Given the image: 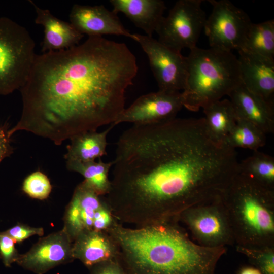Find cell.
Wrapping results in <instances>:
<instances>
[{
    "instance_id": "6da1fadb",
    "label": "cell",
    "mask_w": 274,
    "mask_h": 274,
    "mask_svg": "<svg viewBox=\"0 0 274 274\" xmlns=\"http://www.w3.org/2000/svg\"><path fill=\"white\" fill-rule=\"evenodd\" d=\"M105 198L120 223L179 221L187 209L220 196L238 173L235 149L215 140L204 119L133 125L117 143Z\"/></svg>"
},
{
    "instance_id": "7a4b0ae2",
    "label": "cell",
    "mask_w": 274,
    "mask_h": 274,
    "mask_svg": "<svg viewBox=\"0 0 274 274\" xmlns=\"http://www.w3.org/2000/svg\"><path fill=\"white\" fill-rule=\"evenodd\" d=\"M138 70L123 43L88 37L68 49L36 55L20 90L22 111L12 136L24 130L60 145L112 124L125 109L126 89Z\"/></svg>"
},
{
    "instance_id": "3957f363",
    "label": "cell",
    "mask_w": 274,
    "mask_h": 274,
    "mask_svg": "<svg viewBox=\"0 0 274 274\" xmlns=\"http://www.w3.org/2000/svg\"><path fill=\"white\" fill-rule=\"evenodd\" d=\"M179 222L130 228L116 220L107 232L126 274H215L226 248L197 244Z\"/></svg>"
},
{
    "instance_id": "277c9868",
    "label": "cell",
    "mask_w": 274,
    "mask_h": 274,
    "mask_svg": "<svg viewBox=\"0 0 274 274\" xmlns=\"http://www.w3.org/2000/svg\"><path fill=\"white\" fill-rule=\"evenodd\" d=\"M235 246L274 248V191L237 173L221 194Z\"/></svg>"
},
{
    "instance_id": "5b68a950",
    "label": "cell",
    "mask_w": 274,
    "mask_h": 274,
    "mask_svg": "<svg viewBox=\"0 0 274 274\" xmlns=\"http://www.w3.org/2000/svg\"><path fill=\"white\" fill-rule=\"evenodd\" d=\"M186 59L188 75L181 95L183 107L190 111L220 100L241 83L238 58L232 51L195 47Z\"/></svg>"
},
{
    "instance_id": "8992f818",
    "label": "cell",
    "mask_w": 274,
    "mask_h": 274,
    "mask_svg": "<svg viewBox=\"0 0 274 274\" xmlns=\"http://www.w3.org/2000/svg\"><path fill=\"white\" fill-rule=\"evenodd\" d=\"M35 48L25 27L0 17V94H9L25 84L36 55Z\"/></svg>"
},
{
    "instance_id": "52a82bcc",
    "label": "cell",
    "mask_w": 274,
    "mask_h": 274,
    "mask_svg": "<svg viewBox=\"0 0 274 274\" xmlns=\"http://www.w3.org/2000/svg\"><path fill=\"white\" fill-rule=\"evenodd\" d=\"M179 222L186 227L192 239L201 246L218 248L235 244L221 195L187 209Z\"/></svg>"
},
{
    "instance_id": "ba28073f",
    "label": "cell",
    "mask_w": 274,
    "mask_h": 274,
    "mask_svg": "<svg viewBox=\"0 0 274 274\" xmlns=\"http://www.w3.org/2000/svg\"><path fill=\"white\" fill-rule=\"evenodd\" d=\"M202 3V0L177 1L156 30L158 41L179 52L196 47L207 19Z\"/></svg>"
},
{
    "instance_id": "9c48e42d",
    "label": "cell",
    "mask_w": 274,
    "mask_h": 274,
    "mask_svg": "<svg viewBox=\"0 0 274 274\" xmlns=\"http://www.w3.org/2000/svg\"><path fill=\"white\" fill-rule=\"evenodd\" d=\"M212 12L203 29L211 48L231 51L243 49L252 23L247 14L227 0H210Z\"/></svg>"
},
{
    "instance_id": "30bf717a",
    "label": "cell",
    "mask_w": 274,
    "mask_h": 274,
    "mask_svg": "<svg viewBox=\"0 0 274 274\" xmlns=\"http://www.w3.org/2000/svg\"><path fill=\"white\" fill-rule=\"evenodd\" d=\"M147 54L159 90L180 92L185 88L188 75L186 57L152 37L133 33Z\"/></svg>"
},
{
    "instance_id": "8fae6325",
    "label": "cell",
    "mask_w": 274,
    "mask_h": 274,
    "mask_svg": "<svg viewBox=\"0 0 274 274\" xmlns=\"http://www.w3.org/2000/svg\"><path fill=\"white\" fill-rule=\"evenodd\" d=\"M183 107L181 92L158 90L141 96L124 109L112 124L133 125L158 123L176 118Z\"/></svg>"
},
{
    "instance_id": "7c38bea8",
    "label": "cell",
    "mask_w": 274,
    "mask_h": 274,
    "mask_svg": "<svg viewBox=\"0 0 274 274\" xmlns=\"http://www.w3.org/2000/svg\"><path fill=\"white\" fill-rule=\"evenodd\" d=\"M73 243L63 228L40 238L26 253L20 255L16 262L37 274H44L51 269L74 259Z\"/></svg>"
},
{
    "instance_id": "4fadbf2b",
    "label": "cell",
    "mask_w": 274,
    "mask_h": 274,
    "mask_svg": "<svg viewBox=\"0 0 274 274\" xmlns=\"http://www.w3.org/2000/svg\"><path fill=\"white\" fill-rule=\"evenodd\" d=\"M70 23L80 33L88 37L103 35L123 36L133 39V34L126 29L117 15L103 5L75 4L69 15Z\"/></svg>"
},
{
    "instance_id": "5bb4252c",
    "label": "cell",
    "mask_w": 274,
    "mask_h": 274,
    "mask_svg": "<svg viewBox=\"0 0 274 274\" xmlns=\"http://www.w3.org/2000/svg\"><path fill=\"white\" fill-rule=\"evenodd\" d=\"M105 201L84 181L76 187L64 217L63 228L73 242L83 232L93 230L95 214Z\"/></svg>"
},
{
    "instance_id": "9a60e30c",
    "label": "cell",
    "mask_w": 274,
    "mask_h": 274,
    "mask_svg": "<svg viewBox=\"0 0 274 274\" xmlns=\"http://www.w3.org/2000/svg\"><path fill=\"white\" fill-rule=\"evenodd\" d=\"M242 83L274 106V59L244 50L238 51Z\"/></svg>"
},
{
    "instance_id": "2e32d148",
    "label": "cell",
    "mask_w": 274,
    "mask_h": 274,
    "mask_svg": "<svg viewBox=\"0 0 274 274\" xmlns=\"http://www.w3.org/2000/svg\"><path fill=\"white\" fill-rule=\"evenodd\" d=\"M228 96L237 117L252 123L265 134L274 132V106L250 91L242 82Z\"/></svg>"
},
{
    "instance_id": "e0dca14e",
    "label": "cell",
    "mask_w": 274,
    "mask_h": 274,
    "mask_svg": "<svg viewBox=\"0 0 274 274\" xmlns=\"http://www.w3.org/2000/svg\"><path fill=\"white\" fill-rule=\"evenodd\" d=\"M29 2L36 11L35 23L44 27L42 52L60 51L78 45L83 35L70 23L54 16L48 9H42L33 2Z\"/></svg>"
},
{
    "instance_id": "ac0fdd59",
    "label": "cell",
    "mask_w": 274,
    "mask_h": 274,
    "mask_svg": "<svg viewBox=\"0 0 274 274\" xmlns=\"http://www.w3.org/2000/svg\"><path fill=\"white\" fill-rule=\"evenodd\" d=\"M73 255L88 268L101 262L118 258V249L106 231L90 230L80 233L73 241Z\"/></svg>"
},
{
    "instance_id": "d6986e66",
    "label": "cell",
    "mask_w": 274,
    "mask_h": 274,
    "mask_svg": "<svg viewBox=\"0 0 274 274\" xmlns=\"http://www.w3.org/2000/svg\"><path fill=\"white\" fill-rule=\"evenodd\" d=\"M112 11L124 14L145 35L152 37L166 9L161 0H111Z\"/></svg>"
},
{
    "instance_id": "ffe728a7",
    "label": "cell",
    "mask_w": 274,
    "mask_h": 274,
    "mask_svg": "<svg viewBox=\"0 0 274 274\" xmlns=\"http://www.w3.org/2000/svg\"><path fill=\"white\" fill-rule=\"evenodd\" d=\"M114 127L111 124L101 132L86 131L72 138L64 155L66 161L88 162L101 158L107 153V135Z\"/></svg>"
},
{
    "instance_id": "44dd1931",
    "label": "cell",
    "mask_w": 274,
    "mask_h": 274,
    "mask_svg": "<svg viewBox=\"0 0 274 274\" xmlns=\"http://www.w3.org/2000/svg\"><path fill=\"white\" fill-rule=\"evenodd\" d=\"M203 117L207 130L216 141L224 143L234 126L236 115L230 100L224 99L214 101L203 108Z\"/></svg>"
},
{
    "instance_id": "7402d4cb",
    "label": "cell",
    "mask_w": 274,
    "mask_h": 274,
    "mask_svg": "<svg viewBox=\"0 0 274 274\" xmlns=\"http://www.w3.org/2000/svg\"><path fill=\"white\" fill-rule=\"evenodd\" d=\"M66 165L68 170L81 174L85 183L98 195L103 196L109 193L111 187L109 173L112 161L104 162L99 158L97 162L66 161Z\"/></svg>"
},
{
    "instance_id": "603a6c76",
    "label": "cell",
    "mask_w": 274,
    "mask_h": 274,
    "mask_svg": "<svg viewBox=\"0 0 274 274\" xmlns=\"http://www.w3.org/2000/svg\"><path fill=\"white\" fill-rule=\"evenodd\" d=\"M238 172L268 189L274 191V158L257 151L241 162Z\"/></svg>"
},
{
    "instance_id": "cb8c5ba5",
    "label": "cell",
    "mask_w": 274,
    "mask_h": 274,
    "mask_svg": "<svg viewBox=\"0 0 274 274\" xmlns=\"http://www.w3.org/2000/svg\"><path fill=\"white\" fill-rule=\"evenodd\" d=\"M242 50L274 59V20L252 23Z\"/></svg>"
},
{
    "instance_id": "d4e9b609",
    "label": "cell",
    "mask_w": 274,
    "mask_h": 274,
    "mask_svg": "<svg viewBox=\"0 0 274 274\" xmlns=\"http://www.w3.org/2000/svg\"><path fill=\"white\" fill-rule=\"evenodd\" d=\"M224 143L234 149L242 148L257 151L266 143V134L252 123L236 116V123Z\"/></svg>"
},
{
    "instance_id": "484cf974",
    "label": "cell",
    "mask_w": 274,
    "mask_h": 274,
    "mask_svg": "<svg viewBox=\"0 0 274 274\" xmlns=\"http://www.w3.org/2000/svg\"><path fill=\"white\" fill-rule=\"evenodd\" d=\"M235 247L262 274H274V248H251L236 245Z\"/></svg>"
},
{
    "instance_id": "4316f807",
    "label": "cell",
    "mask_w": 274,
    "mask_h": 274,
    "mask_svg": "<svg viewBox=\"0 0 274 274\" xmlns=\"http://www.w3.org/2000/svg\"><path fill=\"white\" fill-rule=\"evenodd\" d=\"M22 190L32 198L44 200L49 196L52 186L48 177L38 170L33 172L25 179Z\"/></svg>"
},
{
    "instance_id": "83f0119b",
    "label": "cell",
    "mask_w": 274,
    "mask_h": 274,
    "mask_svg": "<svg viewBox=\"0 0 274 274\" xmlns=\"http://www.w3.org/2000/svg\"><path fill=\"white\" fill-rule=\"evenodd\" d=\"M15 242L5 232H0V255L5 265L10 267L16 262L19 254L15 246Z\"/></svg>"
},
{
    "instance_id": "f1b7e54d",
    "label": "cell",
    "mask_w": 274,
    "mask_h": 274,
    "mask_svg": "<svg viewBox=\"0 0 274 274\" xmlns=\"http://www.w3.org/2000/svg\"><path fill=\"white\" fill-rule=\"evenodd\" d=\"M116 220L106 200L95 214L93 230L107 232Z\"/></svg>"
},
{
    "instance_id": "f546056e",
    "label": "cell",
    "mask_w": 274,
    "mask_h": 274,
    "mask_svg": "<svg viewBox=\"0 0 274 274\" xmlns=\"http://www.w3.org/2000/svg\"><path fill=\"white\" fill-rule=\"evenodd\" d=\"M4 232L15 242L18 243L33 235L42 236L44 233V229L42 227H31L21 224H18Z\"/></svg>"
},
{
    "instance_id": "4dcf8cb0",
    "label": "cell",
    "mask_w": 274,
    "mask_h": 274,
    "mask_svg": "<svg viewBox=\"0 0 274 274\" xmlns=\"http://www.w3.org/2000/svg\"><path fill=\"white\" fill-rule=\"evenodd\" d=\"M89 269V274H126L117 258L99 262Z\"/></svg>"
},
{
    "instance_id": "1f68e13d",
    "label": "cell",
    "mask_w": 274,
    "mask_h": 274,
    "mask_svg": "<svg viewBox=\"0 0 274 274\" xmlns=\"http://www.w3.org/2000/svg\"><path fill=\"white\" fill-rule=\"evenodd\" d=\"M9 131L7 124L0 127V163L13 153L14 149L11 145V136Z\"/></svg>"
},
{
    "instance_id": "d6a6232c",
    "label": "cell",
    "mask_w": 274,
    "mask_h": 274,
    "mask_svg": "<svg viewBox=\"0 0 274 274\" xmlns=\"http://www.w3.org/2000/svg\"><path fill=\"white\" fill-rule=\"evenodd\" d=\"M237 274H262L260 271L254 266H247L242 267Z\"/></svg>"
}]
</instances>
